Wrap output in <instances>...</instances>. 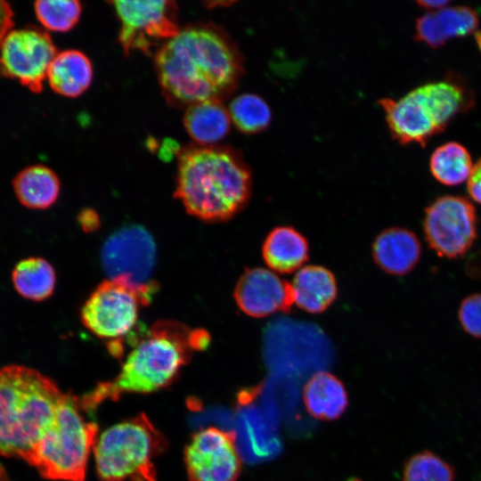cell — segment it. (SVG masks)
Listing matches in <instances>:
<instances>
[{"instance_id": "cell-1", "label": "cell", "mask_w": 481, "mask_h": 481, "mask_svg": "<svg viewBox=\"0 0 481 481\" xmlns=\"http://www.w3.org/2000/svg\"><path fill=\"white\" fill-rule=\"evenodd\" d=\"M155 69L167 101L188 107L221 100L241 74L239 53L224 33L210 24L190 25L161 45Z\"/></svg>"}, {"instance_id": "cell-2", "label": "cell", "mask_w": 481, "mask_h": 481, "mask_svg": "<svg viewBox=\"0 0 481 481\" xmlns=\"http://www.w3.org/2000/svg\"><path fill=\"white\" fill-rule=\"evenodd\" d=\"M251 175L232 149L192 145L180 150L175 197L196 218L218 223L230 220L248 204Z\"/></svg>"}, {"instance_id": "cell-3", "label": "cell", "mask_w": 481, "mask_h": 481, "mask_svg": "<svg viewBox=\"0 0 481 481\" xmlns=\"http://www.w3.org/2000/svg\"><path fill=\"white\" fill-rule=\"evenodd\" d=\"M210 341L203 330H191L175 321L155 322L126 357L118 376L99 384L80 399L83 409L94 411L103 401L117 400L126 393H151L161 389L178 375L194 350Z\"/></svg>"}, {"instance_id": "cell-4", "label": "cell", "mask_w": 481, "mask_h": 481, "mask_svg": "<svg viewBox=\"0 0 481 481\" xmlns=\"http://www.w3.org/2000/svg\"><path fill=\"white\" fill-rule=\"evenodd\" d=\"M63 393L28 366L0 369V455L26 461L51 427Z\"/></svg>"}, {"instance_id": "cell-5", "label": "cell", "mask_w": 481, "mask_h": 481, "mask_svg": "<svg viewBox=\"0 0 481 481\" xmlns=\"http://www.w3.org/2000/svg\"><path fill=\"white\" fill-rule=\"evenodd\" d=\"M84 412L80 399L63 394L51 427L25 461L42 477L85 481L88 458L98 437V427L86 420Z\"/></svg>"}, {"instance_id": "cell-6", "label": "cell", "mask_w": 481, "mask_h": 481, "mask_svg": "<svg viewBox=\"0 0 481 481\" xmlns=\"http://www.w3.org/2000/svg\"><path fill=\"white\" fill-rule=\"evenodd\" d=\"M167 448L145 414L105 429L94 446L99 481H157L154 459Z\"/></svg>"}, {"instance_id": "cell-7", "label": "cell", "mask_w": 481, "mask_h": 481, "mask_svg": "<svg viewBox=\"0 0 481 481\" xmlns=\"http://www.w3.org/2000/svg\"><path fill=\"white\" fill-rule=\"evenodd\" d=\"M157 285L139 286L124 279H108L91 293L80 312L83 325L95 336L123 338L135 326L140 308L149 304Z\"/></svg>"}, {"instance_id": "cell-8", "label": "cell", "mask_w": 481, "mask_h": 481, "mask_svg": "<svg viewBox=\"0 0 481 481\" xmlns=\"http://www.w3.org/2000/svg\"><path fill=\"white\" fill-rule=\"evenodd\" d=\"M111 4L121 22L118 42L126 54L135 50L149 54L158 43L164 44L180 30L174 1L125 0Z\"/></svg>"}, {"instance_id": "cell-9", "label": "cell", "mask_w": 481, "mask_h": 481, "mask_svg": "<svg viewBox=\"0 0 481 481\" xmlns=\"http://www.w3.org/2000/svg\"><path fill=\"white\" fill-rule=\"evenodd\" d=\"M57 53L46 31L34 26L11 30L0 46V75L41 93Z\"/></svg>"}, {"instance_id": "cell-10", "label": "cell", "mask_w": 481, "mask_h": 481, "mask_svg": "<svg viewBox=\"0 0 481 481\" xmlns=\"http://www.w3.org/2000/svg\"><path fill=\"white\" fill-rule=\"evenodd\" d=\"M424 232L428 246L443 257L464 255L477 237V214L462 196L437 198L427 208Z\"/></svg>"}, {"instance_id": "cell-11", "label": "cell", "mask_w": 481, "mask_h": 481, "mask_svg": "<svg viewBox=\"0 0 481 481\" xmlns=\"http://www.w3.org/2000/svg\"><path fill=\"white\" fill-rule=\"evenodd\" d=\"M183 460L190 481H237L241 472L235 433L214 427L193 435Z\"/></svg>"}, {"instance_id": "cell-12", "label": "cell", "mask_w": 481, "mask_h": 481, "mask_svg": "<svg viewBox=\"0 0 481 481\" xmlns=\"http://www.w3.org/2000/svg\"><path fill=\"white\" fill-rule=\"evenodd\" d=\"M156 259V244L143 226L131 224L113 232L104 242L102 263L110 279L121 278L144 286L149 281Z\"/></svg>"}, {"instance_id": "cell-13", "label": "cell", "mask_w": 481, "mask_h": 481, "mask_svg": "<svg viewBox=\"0 0 481 481\" xmlns=\"http://www.w3.org/2000/svg\"><path fill=\"white\" fill-rule=\"evenodd\" d=\"M233 298L240 310L253 318L287 313L294 305L290 283L267 268H247L238 279Z\"/></svg>"}, {"instance_id": "cell-14", "label": "cell", "mask_w": 481, "mask_h": 481, "mask_svg": "<svg viewBox=\"0 0 481 481\" xmlns=\"http://www.w3.org/2000/svg\"><path fill=\"white\" fill-rule=\"evenodd\" d=\"M379 102L385 111L389 130L399 143H416L424 146L430 137L438 134L425 115L413 90L396 100L383 98Z\"/></svg>"}, {"instance_id": "cell-15", "label": "cell", "mask_w": 481, "mask_h": 481, "mask_svg": "<svg viewBox=\"0 0 481 481\" xmlns=\"http://www.w3.org/2000/svg\"><path fill=\"white\" fill-rule=\"evenodd\" d=\"M375 264L385 273L402 276L410 273L418 264L421 246L412 231L391 227L382 231L371 247Z\"/></svg>"}, {"instance_id": "cell-16", "label": "cell", "mask_w": 481, "mask_h": 481, "mask_svg": "<svg viewBox=\"0 0 481 481\" xmlns=\"http://www.w3.org/2000/svg\"><path fill=\"white\" fill-rule=\"evenodd\" d=\"M477 25V13L470 6H444L420 16L414 36L417 40L436 47L452 37L473 32Z\"/></svg>"}, {"instance_id": "cell-17", "label": "cell", "mask_w": 481, "mask_h": 481, "mask_svg": "<svg viewBox=\"0 0 481 481\" xmlns=\"http://www.w3.org/2000/svg\"><path fill=\"white\" fill-rule=\"evenodd\" d=\"M290 287L294 304L313 314L326 311L338 296L336 277L322 265L303 266L296 273Z\"/></svg>"}, {"instance_id": "cell-18", "label": "cell", "mask_w": 481, "mask_h": 481, "mask_svg": "<svg viewBox=\"0 0 481 481\" xmlns=\"http://www.w3.org/2000/svg\"><path fill=\"white\" fill-rule=\"evenodd\" d=\"M262 257L274 273L286 274L298 272L308 260V240L292 226L274 227L263 242Z\"/></svg>"}, {"instance_id": "cell-19", "label": "cell", "mask_w": 481, "mask_h": 481, "mask_svg": "<svg viewBox=\"0 0 481 481\" xmlns=\"http://www.w3.org/2000/svg\"><path fill=\"white\" fill-rule=\"evenodd\" d=\"M303 403L312 417L330 421L344 414L348 406V396L338 377L328 371H318L305 384Z\"/></svg>"}, {"instance_id": "cell-20", "label": "cell", "mask_w": 481, "mask_h": 481, "mask_svg": "<svg viewBox=\"0 0 481 481\" xmlns=\"http://www.w3.org/2000/svg\"><path fill=\"white\" fill-rule=\"evenodd\" d=\"M93 73L92 63L85 53L78 50H65L53 60L47 79L55 93L75 98L88 89Z\"/></svg>"}, {"instance_id": "cell-21", "label": "cell", "mask_w": 481, "mask_h": 481, "mask_svg": "<svg viewBox=\"0 0 481 481\" xmlns=\"http://www.w3.org/2000/svg\"><path fill=\"white\" fill-rule=\"evenodd\" d=\"M231 118L221 100H207L186 107L184 127L198 145L210 146L229 132Z\"/></svg>"}, {"instance_id": "cell-22", "label": "cell", "mask_w": 481, "mask_h": 481, "mask_svg": "<svg viewBox=\"0 0 481 481\" xmlns=\"http://www.w3.org/2000/svg\"><path fill=\"white\" fill-rule=\"evenodd\" d=\"M18 200L32 209H46L57 200L61 183L57 175L48 167L33 165L22 169L12 180Z\"/></svg>"}, {"instance_id": "cell-23", "label": "cell", "mask_w": 481, "mask_h": 481, "mask_svg": "<svg viewBox=\"0 0 481 481\" xmlns=\"http://www.w3.org/2000/svg\"><path fill=\"white\" fill-rule=\"evenodd\" d=\"M12 281L16 291L24 298L43 301L53 295L56 275L48 261L31 257L22 259L14 266Z\"/></svg>"}, {"instance_id": "cell-24", "label": "cell", "mask_w": 481, "mask_h": 481, "mask_svg": "<svg viewBox=\"0 0 481 481\" xmlns=\"http://www.w3.org/2000/svg\"><path fill=\"white\" fill-rule=\"evenodd\" d=\"M429 166L434 177L445 185H456L468 179L473 167L468 150L456 142L436 148Z\"/></svg>"}, {"instance_id": "cell-25", "label": "cell", "mask_w": 481, "mask_h": 481, "mask_svg": "<svg viewBox=\"0 0 481 481\" xmlns=\"http://www.w3.org/2000/svg\"><path fill=\"white\" fill-rule=\"evenodd\" d=\"M228 111L235 126L247 134L264 130L271 120L269 106L261 97L254 94L236 96L231 102Z\"/></svg>"}, {"instance_id": "cell-26", "label": "cell", "mask_w": 481, "mask_h": 481, "mask_svg": "<svg viewBox=\"0 0 481 481\" xmlns=\"http://www.w3.org/2000/svg\"><path fill=\"white\" fill-rule=\"evenodd\" d=\"M39 22L47 29L66 32L78 22L82 5L77 0H41L34 4Z\"/></svg>"}, {"instance_id": "cell-27", "label": "cell", "mask_w": 481, "mask_h": 481, "mask_svg": "<svg viewBox=\"0 0 481 481\" xmlns=\"http://www.w3.org/2000/svg\"><path fill=\"white\" fill-rule=\"evenodd\" d=\"M453 468L436 454L423 451L405 463L403 481H454Z\"/></svg>"}, {"instance_id": "cell-28", "label": "cell", "mask_w": 481, "mask_h": 481, "mask_svg": "<svg viewBox=\"0 0 481 481\" xmlns=\"http://www.w3.org/2000/svg\"><path fill=\"white\" fill-rule=\"evenodd\" d=\"M460 323L469 335L481 338V293L465 298L458 313Z\"/></svg>"}, {"instance_id": "cell-29", "label": "cell", "mask_w": 481, "mask_h": 481, "mask_svg": "<svg viewBox=\"0 0 481 481\" xmlns=\"http://www.w3.org/2000/svg\"><path fill=\"white\" fill-rule=\"evenodd\" d=\"M468 192L475 201L481 204V158L472 167L468 178Z\"/></svg>"}, {"instance_id": "cell-30", "label": "cell", "mask_w": 481, "mask_h": 481, "mask_svg": "<svg viewBox=\"0 0 481 481\" xmlns=\"http://www.w3.org/2000/svg\"><path fill=\"white\" fill-rule=\"evenodd\" d=\"M13 15L10 4L0 0V46L13 27Z\"/></svg>"}, {"instance_id": "cell-31", "label": "cell", "mask_w": 481, "mask_h": 481, "mask_svg": "<svg viewBox=\"0 0 481 481\" xmlns=\"http://www.w3.org/2000/svg\"><path fill=\"white\" fill-rule=\"evenodd\" d=\"M79 222L84 229L92 231L97 226L99 219L94 211L87 209L80 214Z\"/></svg>"}, {"instance_id": "cell-32", "label": "cell", "mask_w": 481, "mask_h": 481, "mask_svg": "<svg viewBox=\"0 0 481 481\" xmlns=\"http://www.w3.org/2000/svg\"><path fill=\"white\" fill-rule=\"evenodd\" d=\"M417 3L425 8L437 10L446 6L449 0H420Z\"/></svg>"}, {"instance_id": "cell-33", "label": "cell", "mask_w": 481, "mask_h": 481, "mask_svg": "<svg viewBox=\"0 0 481 481\" xmlns=\"http://www.w3.org/2000/svg\"><path fill=\"white\" fill-rule=\"evenodd\" d=\"M176 147L174 142L164 143L163 148L160 150V157L169 159L175 152Z\"/></svg>"}, {"instance_id": "cell-34", "label": "cell", "mask_w": 481, "mask_h": 481, "mask_svg": "<svg viewBox=\"0 0 481 481\" xmlns=\"http://www.w3.org/2000/svg\"><path fill=\"white\" fill-rule=\"evenodd\" d=\"M477 43L481 50V31L476 33Z\"/></svg>"}]
</instances>
